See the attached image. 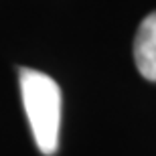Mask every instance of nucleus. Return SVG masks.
Here are the masks:
<instances>
[{"mask_svg": "<svg viewBox=\"0 0 156 156\" xmlns=\"http://www.w3.org/2000/svg\"><path fill=\"white\" fill-rule=\"evenodd\" d=\"M20 95L29 118L33 138L43 154L51 156L59 148L61 126V89L47 73L23 67L20 69Z\"/></svg>", "mask_w": 156, "mask_h": 156, "instance_id": "nucleus-1", "label": "nucleus"}, {"mask_svg": "<svg viewBox=\"0 0 156 156\" xmlns=\"http://www.w3.org/2000/svg\"><path fill=\"white\" fill-rule=\"evenodd\" d=\"M134 61L144 79L156 81V10L150 12L136 30Z\"/></svg>", "mask_w": 156, "mask_h": 156, "instance_id": "nucleus-2", "label": "nucleus"}]
</instances>
